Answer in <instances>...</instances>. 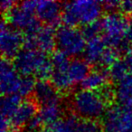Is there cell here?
<instances>
[{"instance_id": "2", "label": "cell", "mask_w": 132, "mask_h": 132, "mask_svg": "<svg viewBox=\"0 0 132 132\" xmlns=\"http://www.w3.org/2000/svg\"><path fill=\"white\" fill-rule=\"evenodd\" d=\"M102 5L93 0H77L64 4L62 20L65 26L74 27L78 24L83 26L97 22L102 12Z\"/></svg>"}, {"instance_id": "31", "label": "cell", "mask_w": 132, "mask_h": 132, "mask_svg": "<svg viewBox=\"0 0 132 132\" xmlns=\"http://www.w3.org/2000/svg\"><path fill=\"white\" fill-rule=\"evenodd\" d=\"M11 128V125L8 119H1V127H0V132H9V128Z\"/></svg>"}, {"instance_id": "32", "label": "cell", "mask_w": 132, "mask_h": 132, "mask_svg": "<svg viewBox=\"0 0 132 132\" xmlns=\"http://www.w3.org/2000/svg\"><path fill=\"white\" fill-rule=\"evenodd\" d=\"M126 40L130 45H132V19L129 22V26H128V29L126 35Z\"/></svg>"}, {"instance_id": "30", "label": "cell", "mask_w": 132, "mask_h": 132, "mask_svg": "<svg viewBox=\"0 0 132 132\" xmlns=\"http://www.w3.org/2000/svg\"><path fill=\"white\" fill-rule=\"evenodd\" d=\"M15 6V4L14 1H11V0H4V1L1 2V10L6 14Z\"/></svg>"}, {"instance_id": "21", "label": "cell", "mask_w": 132, "mask_h": 132, "mask_svg": "<svg viewBox=\"0 0 132 132\" xmlns=\"http://www.w3.org/2000/svg\"><path fill=\"white\" fill-rule=\"evenodd\" d=\"M21 102H22L21 97L17 94L5 95L1 101V116L2 118L9 119L14 115Z\"/></svg>"}, {"instance_id": "34", "label": "cell", "mask_w": 132, "mask_h": 132, "mask_svg": "<svg viewBox=\"0 0 132 132\" xmlns=\"http://www.w3.org/2000/svg\"><path fill=\"white\" fill-rule=\"evenodd\" d=\"M128 132H132V130H131V131H128Z\"/></svg>"}, {"instance_id": "6", "label": "cell", "mask_w": 132, "mask_h": 132, "mask_svg": "<svg viewBox=\"0 0 132 132\" xmlns=\"http://www.w3.org/2000/svg\"><path fill=\"white\" fill-rule=\"evenodd\" d=\"M6 23L17 31H24L26 35L37 33L42 27L34 12L26 8L22 3L6 13Z\"/></svg>"}, {"instance_id": "12", "label": "cell", "mask_w": 132, "mask_h": 132, "mask_svg": "<svg viewBox=\"0 0 132 132\" xmlns=\"http://www.w3.org/2000/svg\"><path fill=\"white\" fill-rule=\"evenodd\" d=\"M37 113V106L35 101L29 100L23 101L14 115L8 119L11 128L18 129L27 126L30 121L36 117Z\"/></svg>"}, {"instance_id": "25", "label": "cell", "mask_w": 132, "mask_h": 132, "mask_svg": "<svg viewBox=\"0 0 132 132\" xmlns=\"http://www.w3.org/2000/svg\"><path fill=\"white\" fill-rule=\"evenodd\" d=\"M81 32H82L85 38L88 39V40L95 38V37H98L100 33L101 32V22L97 21V22L92 23V24H87V26H83V29Z\"/></svg>"}, {"instance_id": "16", "label": "cell", "mask_w": 132, "mask_h": 132, "mask_svg": "<svg viewBox=\"0 0 132 132\" xmlns=\"http://www.w3.org/2000/svg\"><path fill=\"white\" fill-rule=\"evenodd\" d=\"M35 39L37 50L44 53H50L56 45V32L52 26H44L35 35Z\"/></svg>"}, {"instance_id": "13", "label": "cell", "mask_w": 132, "mask_h": 132, "mask_svg": "<svg viewBox=\"0 0 132 132\" xmlns=\"http://www.w3.org/2000/svg\"><path fill=\"white\" fill-rule=\"evenodd\" d=\"M33 93L35 96V102L40 104L41 106L61 102L58 90L52 83L48 82L47 81H37Z\"/></svg>"}, {"instance_id": "17", "label": "cell", "mask_w": 132, "mask_h": 132, "mask_svg": "<svg viewBox=\"0 0 132 132\" xmlns=\"http://www.w3.org/2000/svg\"><path fill=\"white\" fill-rule=\"evenodd\" d=\"M109 78V72L104 69H97L89 72L81 84L83 90L100 92L107 86Z\"/></svg>"}, {"instance_id": "18", "label": "cell", "mask_w": 132, "mask_h": 132, "mask_svg": "<svg viewBox=\"0 0 132 132\" xmlns=\"http://www.w3.org/2000/svg\"><path fill=\"white\" fill-rule=\"evenodd\" d=\"M62 107L60 103H53V104L41 106L37 118L40 120L42 125H46L47 127L54 124L55 122L62 119Z\"/></svg>"}, {"instance_id": "10", "label": "cell", "mask_w": 132, "mask_h": 132, "mask_svg": "<svg viewBox=\"0 0 132 132\" xmlns=\"http://www.w3.org/2000/svg\"><path fill=\"white\" fill-rule=\"evenodd\" d=\"M21 77L16 69L7 59L3 58L0 63V87L4 95L17 94Z\"/></svg>"}, {"instance_id": "9", "label": "cell", "mask_w": 132, "mask_h": 132, "mask_svg": "<svg viewBox=\"0 0 132 132\" xmlns=\"http://www.w3.org/2000/svg\"><path fill=\"white\" fill-rule=\"evenodd\" d=\"M24 44V37L20 32L11 27L6 22L1 23L0 49L5 59L15 58Z\"/></svg>"}, {"instance_id": "26", "label": "cell", "mask_w": 132, "mask_h": 132, "mask_svg": "<svg viewBox=\"0 0 132 132\" xmlns=\"http://www.w3.org/2000/svg\"><path fill=\"white\" fill-rule=\"evenodd\" d=\"M80 132H103L102 128L92 120H83L80 124Z\"/></svg>"}, {"instance_id": "23", "label": "cell", "mask_w": 132, "mask_h": 132, "mask_svg": "<svg viewBox=\"0 0 132 132\" xmlns=\"http://www.w3.org/2000/svg\"><path fill=\"white\" fill-rule=\"evenodd\" d=\"M36 82H35L31 76H22L19 83L17 95L20 97H26L32 92H34Z\"/></svg>"}, {"instance_id": "4", "label": "cell", "mask_w": 132, "mask_h": 132, "mask_svg": "<svg viewBox=\"0 0 132 132\" xmlns=\"http://www.w3.org/2000/svg\"><path fill=\"white\" fill-rule=\"evenodd\" d=\"M103 39L108 46L113 47L119 52L127 46L126 35L129 23L124 15L119 13H109L101 21Z\"/></svg>"}, {"instance_id": "29", "label": "cell", "mask_w": 132, "mask_h": 132, "mask_svg": "<svg viewBox=\"0 0 132 132\" xmlns=\"http://www.w3.org/2000/svg\"><path fill=\"white\" fill-rule=\"evenodd\" d=\"M119 8L123 11L124 14H132V1L127 0L120 2Z\"/></svg>"}, {"instance_id": "8", "label": "cell", "mask_w": 132, "mask_h": 132, "mask_svg": "<svg viewBox=\"0 0 132 132\" xmlns=\"http://www.w3.org/2000/svg\"><path fill=\"white\" fill-rule=\"evenodd\" d=\"M70 62L69 56L60 51L53 53L51 56L53 73L50 79L51 83L57 90L67 92L73 85L68 72Z\"/></svg>"}, {"instance_id": "1", "label": "cell", "mask_w": 132, "mask_h": 132, "mask_svg": "<svg viewBox=\"0 0 132 132\" xmlns=\"http://www.w3.org/2000/svg\"><path fill=\"white\" fill-rule=\"evenodd\" d=\"M17 72L23 76L34 75L39 81L51 78L53 65L46 53L37 49H24L14 58L13 62Z\"/></svg>"}, {"instance_id": "22", "label": "cell", "mask_w": 132, "mask_h": 132, "mask_svg": "<svg viewBox=\"0 0 132 132\" xmlns=\"http://www.w3.org/2000/svg\"><path fill=\"white\" fill-rule=\"evenodd\" d=\"M109 75L114 81L119 82V81L123 79L125 76H127L129 72L127 68L126 64L123 61H117L115 63H113L110 68H109Z\"/></svg>"}, {"instance_id": "3", "label": "cell", "mask_w": 132, "mask_h": 132, "mask_svg": "<svg viewBox=\"0 0 132 132\" xmlns=\"http://www.w3.org/2000/svg\"><path fill=\"white\" fill-rule=\"evenodd\" d=\"M74 113L85 120L98 119L103 117L107 111L108 102L100 92L81 90L76 92L71 100Z\"/></svg>"}, {"instance_id": "7", "label": "cell", "mask_w": 132, "mask_h": 132, "mask_svg": "<svg viewBox=\"0 0 132 132\" xmlns=\"http://www.w3.org/2000/svg\"><path fill=\"white\" fill-rule=\"evenodd\" d=\"M103 132H128L132 130V109L113 106L103 116Z\"/></svg>"}, {"instance_id": "24", "label": "cell", "mask_w": 132, "mask_h": 132, "mask_svg": "<svg viewBox=\"0 0 132 132\" xmlns=\"http://www.w3.org/2000/svg\"><path fill=\"white\" fill-rule=\"evenodd\" d=\"M119 51L113 47H110V46H108L105 50L104 53L102 55V58H101V63L102 66H109L110 68V66L113 63H115L118 60V57H119Z\"/></svg>"}, {"instance_id": "11", "label": "cell", "mask_w": 132, "mask_h": 132, "mask_svg": "<svg viewBox=\"0 0 132 132\" xmlns=\"http://www.w3.org/2000/svg\"><path fill=\"white\" fill-rule=\"evenodd\" d=\"M35 13L39 20L53 27L57 26L62 18V7L60 3L53 0L37 1Z\"/></svg>"}, {"instance_id": "5", "label": "cell", "mask_w": 132, "mask_h": 132, "mask_svg": "<svg viewBox=\"0 0 132 132\" xmlns=\"http://www.w3.org/2000/svg\"><path fill=\"white\" fill-rule=\"evenodd\" d=\"M86 38L82 32L72 26H63L56 31V45L59 51L68 56H77L84 53Z\"/></svg>"}, {"instance_id": "19", "label": "cell", "mask_w": 132, "mask_h": 132, "mask_svg": "<svg viewBox=\"0 0 132 132\" xmlns=\"http://www.w3.org/2000/svg\"><path fill=\"white\" fill-rule=\"evenodd\" d=\"M68 72L73 84L78 82L81 83L90 72V66L85 60L76 58L70 62Z\"/></svg>"}, {"instance_id": "20", "label": "cell", "mask_w": 132, "mask_h": 132, "mask_svg": "<svg viewBox=\"0 0 132 132\" xmlns=\"http://www.w3.org/2000/svg\"><path fill=\"white\" fill-rule=\"evenodd\" d=\"M81 121L74 115L66 116L46 128V132H80Z\"/></svg>"}, {"instance_id": "28", "label": "cell", "mask_w": 132, "mask_h": 132, "mask_svg": "<svg viewBox=\"0 0 132 132\" xmlns=\"http://www.w3.org/2000/svg\"><path fill=\"white\" fill-rule=\"evenodd\" d=\"M123 62L126 64L127 68H128V72L132 73V50H129L126 53L123 59Z\"/></svg>"}, {"instance_id": "15", "label": "cell", "mask_w": 132, "mask_h": 132, "mask_svg": "<svg viewBox=\"0 0 132 132\" xmlns=\"http://www.w3.org/2000/svg\"><path fill=\"white\" fill-rule=\"evenodd\" d=\"M107 47L104 39L100 36L88 40L83 53L85 61L89 64H100Z\"/></svg>"}, {"instance_id": "14", "label": "cell", "mask_w": 132, "mask_h": 132, "mask_svg": "<svg viewBox=\"0 0 132 132\" xmlns=\"http://www.w3.org/2000/svg\"><path fill=\"white\" fill-rule=\"evenodd\" d=\"M114 99L123 109H132V73H128L117 83Z\"/></svg>"}, {"instance_id": "27", "label": "cell", "mask_w": 132, "mask_h": 132, "mask_svg": "<svg viewBox=\"0 0 132 132\" xmlns=\"http://www.w3.org/2000/svg\"><path fill=\"white\" fill-rule=\"evenodd\" d=\"M101 5H102V7L105 10L109 11L110 13H113L116 9L119 8L120 2L116 1V0H107V1H104V2L101 3Z\"/></svg>"}, {"instance_id": "33", "label": "cell", "mask_w": 132, "mask_h": 132, "mask_svg": "<svg viewBox=\"0 0 132 132\" xmlns=\"http://www.w3.org/2000/svg\"><path fill=\"white\" fill-rule=\"evenodd\" d=\"M28 132H38L37 130H29Z\"/></svg>"}]
</instances>
